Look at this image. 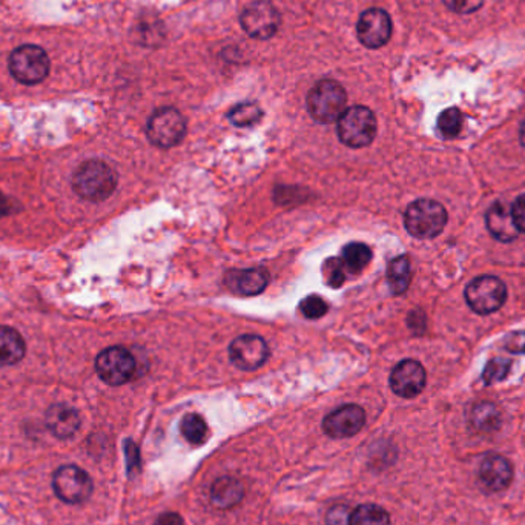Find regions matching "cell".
Segmentation results:
<instances>
[{
    "mask_svg": "<svg viewBox=\"0 0 525 525\" xmlns=\"http://www.w3.org/2000/svg\"><path fill=\"white\" fill-rule=\"evenodd\" d=\"M25 355V341L12 327H0V365H17Z\"/></svg>",
    "mask_w": 525,
    "mask_h": 525,
    "instance_id": "obj_20",
    "label": "cell"
},
{
    "mask_svg": "<svg viewBox=\"0 0 525 525\" xmlns=\"http://www.w3.org/2000/svg\"><path fill=\"white\" fill-rule=\"evenodd\" d=\"M427 375L424 367L414 359H404L393 367L390 387L401 398H414L426 387Z\"/></svg>",
    "mask_w": 525,
    "mask_h": 525,
    "instance_id": "obj_14",
    "label": "cell"
},
{
    "mask_svg": "<svg viewBox=\"0 0 525 525\" xmlns=\"http://www.w3.org/2000/svg\"><path fill=\"white\" fill-rule=\"evenodd\" d=\"M229 358L240 371H255L269 358V346L258 335H242L229 346Z\"/></svg>",
    "mask_w": 525,
    "mask_h": 525,
    "instance_id": "obj_13",
    "label": "cell"
},
{
    "mask_svg": "<svg viewBox=\"0 0 525 525\" xmlns=\"http://www.w3.org/2000/svg\"><path fill=\"white\" fill-rule=\"evenodd\" d=\"M180 431L185 439L191 444H201L208 437V424L199 414H189L183 416Z\"/></svg>",
    "mask_w": 525,
    "mask_h": 525,
    "instance_id": "obj_25",
    "label": "cell"
},
{
    "mask_svg": "<svg viewBox=\"0 0 525 525\" xmlns=\"http://www.w3.org/2000/svg\"><path fill=\"white\" fill-rule=\"evenodd\" d=\"M327 309H329V306L326 301L318 295H309L299 303V312L310 320H316V318L326 316Z\"/></svg>",
    "mask_w": 525,
    "mask_h": 525,
    "instance_id": "obj_29",
    "label": "cell"
},
{
    "mask_svg": "<svg viewBox=\"0 0 525 525\" xmlns=\"http://www.w3.org/2000/svg\"><path fill=\"white\" fill-rule=\"evenodd\" d=\"M349 525H390V516L376 504H363L350 512Z\"/></svg>",
    "mask_w": 525,
    "mask_h": 525,
    "instance_id": "obj_22",
    "label": "cell"
},
{
    "mask_svg": "<svg viewBox=\"0 0 525 525\" xmlns=\"http://www.w3.org/2000/svg\"><path fill=\"white\" fill-rule=\"evenodd\" d=\"M280 12L275 6L267 0H257L246 6V10L240 16V23L244 31L254 39H271L280 28Z\"/></svg>",
    "mask_w": 525,
    "mask_h": 525,
    "instance_id": "obj_10",
    "label": "cell"
},
{
    "mask_svg": "<svg viewBox=\"0 0 525 525\" xmlns=\"http://www.w3.org/2000/svg\"><path fill=\"white\" fill-rule=\"evenodd\" d=\"M450 12L458 14H472L481 8L484 0H444Z\"/></svg>",
    "mask_w": 525,
    "mask_h": 525,
    "instance_id": "obj_31",
    "label": "cell"
},
{
    "mask_svg": "<svg viewBox=\"0 0 525 525\" xmlns=\"http://www.w3.org/2000/svg\"><path fill=\"white\" fill-rule=\"evenodd\" d=\"M357 33L361 44L369 50H378L389 42L392 36V19L381 8L365 10L359 16Z\"/></svg>",
    "mask_w": 525,
    "mask_h": 525,
    "instance_id": "obj_11",
    "label": "cell"
},
{
    "mask_svg": "<svg viewBox=\"0 0 525 525\" xmlns=\"http://www.w3.org/2000/svg\"><path fill=\"white\" fill-rule=\"evenodd\" d=\"M505 349L514 354H525V332H514L505 338Z\"/></svg>",
    "mask_w": 525,
    "mask_h": 525,
    "instance_id": "obj_34",
    "label": "cell"
},
{
    "mask_svg": "<svg viewBox=\"0 0 525 525\" xmlns=\"http://www.w3.org/2000/svg\"><path fill=\"white\" fill-rule=\"evenodd\" d=\"M513 467L509 459L501 455L490 454L482 459L480 465V481L490 492H501L512 484Z\"/></svg>",
    "mask_w": 525,
    "mask_h": 525,
    "instance_id": "obj_16",
    "label": "cell"
},
{
    "mask_svg": "<svg viewBox=\"0 0 525 525\" xmlns=\"http://www.w3.org/2000/svg\"><path fill=\"white\" fill-rule=\"evenodd\" d=\"M8 67L17 82L37 85L50 74V57L40 46L23 45L12 51Z\"/></svg>",
    "mask_w": 525,
    "mask_h": 525,
    "instance_id": "obj_5",
    "label": "cell"
},
{
    "mask_svg": "<svg viewBox=\"0 0 525 525\" xmlns=\"http://www.w3.org/2000/svg\"><path fill=\"white\" fill-rule=\"evenodd\" d=\"M46 427L59 439H70L80 429V416L67 404H54L46 412Z\"/></svg>",
    "mask_w": 525,
    "mask_h": 525,
    "instance_id": "obj_17",
    "label": "cell"
},
{
    "mask_svg": "<svg viewBox=\"0 0 525 525\" xmlns=\"http://www.w3.org/2000/svg\"><path fill=\"white\" fill-rule=\"evenodd\" d=\"M308 111L310 117L318 123L338 122L348 110L346 89L335 80H321L308 94Z\"/></svg>",
    "mask_w": 525,
    "mask_h": 525,
    "instance_id": "obj_3",
    "label": "cell"
},
{
    "mask_svg": "<svg viewBox=\"0 0 525 525\" xmlns=\"http://www.w3.org/2000/svg\"><path fill=\"white\" fill-rule=\"evenodd\" d=\"M150 142L159 148H172L182 142L186 134V120L176 108H160L150 117L146 127Z\"/></svg>",
    "mask_w": 525,
    "mask_h": 525,
    "instance_id": "obj_7",
    "label": "cell"
},
{
    "mask_svg": "<svg viewBox=\"0 0 525 525\" xmlns=\"http://www.w3.org/2000/svg\"><path fill=\"white\" fill-rule=\"evenodd\" d=\"M338 137L349 148H365L376 135V119L365 106H350L338 119Z\"/></svg>",
    "mask_w": 525,
    "mask_h": 525,
    "instance_id": "obj_4",
    "label": "cell"
},
{
    "mask_svg": "<svg viewBox=\"0 0 525 525\" xmlns=\"http://www.w3.org/2000/svg\"><path fill=\"white\" fill-rule=\"evenodd\" d=\"M412 272H410V261L406 255L397 257L390 261L387 267V283L389 288L395 295H401L409 289Z\"/></svg>",
    "mask_w": 525,
    "mask_h": 525,
    "instance_id": "obj_21",
    "label": "cell"
},
{
    "mask_svg": "<svg viewBox=\"0 0 525 525\" xmlns=\"http://www.w3.org/2000/svg\"><path fill=\"white\" fill-rule=\"evenodd\" d=\"M116 186V172L105 161H86L72 177L74 191L89 201H103L112 195Z\"/></svg>",
    "mask_w": 525,
    "mask_h": 525,
    "instance_id": "obj_1",
    "label": "cell"
},
{
    "mask_svg": "<svg viewBox=\"0 0 525 525\" xmlns=\"http://www.w3.org/2000/svg\"><path fill=\"white\" fill-rule=\"evenodd\" d=\"M55 496L67 504L85 503L93 493L91 476L78 465H62L53 476Z\"/></svg>",
    "mask_w": 525,
    "mask_h": 525,
    "instance_id": "obj_8",
    "label": "cell"
},
{
    "mask_svg": "<svg viewBox=\"0 0 525 525\" xmlns=\"http://www.w3.org/2000/svg\"><path fill=\"white\" fill-rule=\"evenodd\" d=\"M349 510L344 505H338L327 514V524L329 525H349Z\"/></svg>",
    "mask_w": 525,
    "mask_h": 525,
    "instance_id": "obj_35",
    "label": "cell"
},
{
    "mask_svg": "<svg viewBox=\"0 0 525 525\" xmlns=\"http://www.w3.org/2000/svg\"><path fill=\"white\" fill-rule=\"evenodd\" d=\"M463 114L458 108H447L446 111H442L439 117H438V131L441 134L442 137L450 138L458 137V134L463 129Z\"/></svg>",
    "mask_w": 525,
    "mask_h": 525,
    "instance_id": "obj_27",
    "label": "cell"
},
{
    "mask_svg": "<svg viewBox=\"0 0 525 525\" xmlns=\"http://www.w3.org/2000/svg\"><path fill=\"white\" fill-rule=\"evenodd\" d=\"M244 497V487L233 476L218 478L210 487V501L217 509H233L242 503Z\"/></svg>",
    "mask_w": 525,
    "mask_h": 525,
    "instance_id": "obj_19",
    "label": "cell"
},
{
    "mask_svg": "<svg viewBox=\"0 0 525 525\" xmlns=\"http://www.w3.org/2000/svg\"><path fill=\"white\" fill-rule=\"evenodd\" d=\"M225 284L229 291H233L242 297H254L265 291L269 284V272L265 267H252V269H233L226 272Z\"/></svg>",
    "mask_w": 525,
    "mask_h": 525,
    "instance_id": "obj_15",
    "label": "cell"
},
{
    "mask_svg": "<svg viewBox=\"0 0 525 525\" xmlns=\"http://www.w3.org/2000/svg\"><path fill=\"white\" fill-rule=\"evenodd\" d=\"M263 117V111L257 103H240L229 111L227 119L240 127H252Z\"/></svg>",
    "mask_w": 525,
    "mask_h": 525,
    "instance_id": "obj_26",
    "label": "cell"
},
{
    "mask_svg": "<svg viewBox=\"0 0 525 525\" xmlns=\"http://www.w3.org/2000/svg\"><path fill=\"white\" fill-rule=\"evenodd\" d=\"M125 454H127V473L133 476L140 470V452L131 439H127L125 442Z\"/></svg>",
    "mask_w": 525,
    "mask_h": 525,
    "instance_id": "obj_33",
    "label": "cell"
},
{
    "mask_svg": "<svg viewBox=\"0 0 525 525\" xmlns=\"http://www.w3.org/2000/svg\"><path fill=\"white\" fill-rule=\"evenodd\" d=\"M464 297L470 309L480 316H488L503 308L507 299V288L497 276H478L465 288Z\"/></svg>",
    "mask_w": 525,
    "mask_h": 525,
    "instance_id": "obj_6",
    "label": "cell"
},
{
    "mask_svg": "<svg viewBox=\"0 0 525 525\" xmlns=\"http://www.w3.org/2000/svg\"><path fill=\"white\" fill-rule=\"evenodd\" d=\"M135 369V358L125 348L105 349L95 359L97 375L110 386H122L131 381Z\"/></svg>",
    "mask_w": 525,
    "mask_h": 525,
    "instance_id": "obj_9",
    "label": "cell"
},
{
    "mask_svg": "<svg viewBox=\"0 0 525 525\" xmlns=\"http://www.w3.org/2000/svg\"><path fill=\"white\" fill-rule=\"evenodd\" d=\"M510 371L509 359L495 358L486 365L484 369V381L486 384H493V382L501 381L504 380Z\"/></svg>",
    "mask_w": 525,
    "mask_h": 525,
    "instance_id": "obj_30",
    "label": "cell"
},
{
    "mask_svg": "<svg viewBox=\"0 0 525 525\" xmlns=\"http://www.w3.org/2000/svg\"><path fill=\"white\" fill-rule=\"evenodd\" d=\"M365 424V412L358 404H346L323 420V431L333 439L355 437Z\"/></svg>",
    "mask_w": 525,
    "mask_h": 525,
    "instance_id": "obj_12",
    "label": "cell"
},
{
    "mask_svg": "<svg viewBox=\"0 0 525 525\" xmlns=\"http://www.w3.org/2000/svg\"><path fill=\"white\" fill-rule=\"evenodd\" d=\"M447 225V210L435 200L421 199L407 206L404 226L414 238H435Z\"/></svg>",
    "mask_w": 525,
    "mask_h": 525,
    "instance_id": "obj_2",
    "label": "cell"
},
{
    "mask_svg": "<svg viewBox=\"0 0 525 525\" xmlns=\"http://www.w3.org/2000/svg\"><path fill=\"white\" fill-rule=\"evenodd\" d=\"M470 421H472V426L475 427L476 431L488 433V431H496L497 427H499L501 414H499L496 406H493L492 403H481L475 406L472 410Z\"/></svg>",
    "mask_w": 525,
    "mask_h": 525,
    "instance_id": "obj_24",
    "label": "cell"
},
{
    "mask_svg": "<svg viewBox=\"0 0 525 525\" xmlns=\"http://www.w3.org/2000/svg\"><path fill=\"white\" fill-rule=\"evenodd\" d=\"M372 260V250L365 243H350L344 246L341 261L346 266V271L350 274H359L365 271Z\"/></svg>",
    "mask_w": 525,
    "mask_h": 525,
    "instance_id": "obj_23",
    "label": "cell"
},
{
    "mask_svg": "<svg viewBox=\"0 0 525 525\" xmlns=\"http://www.w3.org/2000/svg\"><path fill=\"white\" fill-rule=\"evenodd\" d=\"M520 138L521 144H524L525 146V120L524 123H522V127H521Z\"/></svg>",
    "mask_w": 525,
    "mask_h": 525,
    "instance_id": "obj_38",
    "label": "cell"
},
{
    "mask_svg": "<svg viewBox=\"0 0 525 525\" xmlns=\"http://www.w3.org/2000/svg\"><path fill=\"white\" fill-rule=\"evenodd\" d=\"M486 221L488 233L499 242L510 243L520 235V231L514 226V221L512 218V210L501 201H496L490 209L487 210Z\"/></svg>",
    "mask_w": 525,
    "mask_h": 525,
    "instance_id": "obj_18",
    "label": "cell"
},
{
    "mask_svg": "<svg viewBox=\"0 0 525 525\" xmlns=\"http://www.w3.org/2000/svg\"><path fill=\"white\" fill-rule=\"evenodd\" d=\"M323 274H324V280L331 288H341L343 283L346 282V266L343 261L338 260V258H329L323 266Z\"/></svg>",
    "mask_w": 525,
    "mask_h": 525,
    "instance_id": "obj_28",
    "label": "cell"
},
{
    "mask_svg": "<svg viewBox=\"0 0 525 525\" xmlns=\"http://www.w3.org/2000/svg\"><path fill=\"white\" fill-rule=\"evenodd\" d=\"M514 226L520 233L525 234V193L514 200L513 205L510 208Z\"/></svg>",
    "mask_w": 525,
    "mask_h": 525,
    "instance_id": "obj_32",
    "label": "cell"
},
{
    "mask_svg": "<svg viewBox=\"0 0 525 525\" xmlns=\"http://www.w3.org/2000/svg\"><path fill=\"white\" fill-rule=\"evenodd\" d=\"M155 525H185L183 524V518L178 513H174V512H168V513H163L157 518L155 521Z\"/></svg>",
    "mask_w": 525,
    "mask_h": 525,
    "instance_id": "obj_36",
    "label": "cell"
},
{
    "mask_svg": "<svg viewBox=\"0 0 525 525\" xmlns=\"http://www.w3.org/2000/svg\"><path fill=\"white\" fill-rule=\"evenodd\" d=\"M12 214V203L6 199L4 193H0V217H6Z\"/></svg>",
    "mask_w": 525,
    "mask_h": 525,
    "instance_id": "obj_37",
    "label": "cell"
}]
</instances>
